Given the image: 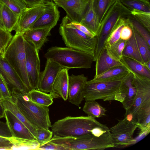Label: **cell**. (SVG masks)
<instances>
[{"label": "cell", "mask_w": 150, "mask_h": 150, "mask_svg": "<svg viewBox=\"0 0 150 150\" xmlns=\"http://www.w3.org/2000/svg\"><path fill=\"white\" fill-rule=\"evenodd\" d=\"M53 136L77 137L92 134L99 136L109 131L105 125L90 116H68L58 120L51 127Z\"/></svg>", "instance_id": "obj_1"}, {"label": "cell", "mask_w": 150, "mask_h": 150, "mask_svg": "<svg viewBox=\"0 0 150 150\" xmlns=\"http://www.w3.org/2000/svg\"><path fill=\"white\" fill-rule=\"evenodd\" d=\"M11 93L10 99L36 129L51 127L48 107L34 103L18 89H13Z\"/></svg>", "instance_id": "obj_2"}, {"label": "cell", "mask_w": 150, "mask_h": 150, "mask_svg": "<svg viewBox=\"0 0 150 150\" xmlns=\"http://www.w3.org/2000/svg\"><path fill=\"white\" fill-rule=\"evenodd\" d=\"M49 59L59 65L62 68L89 69L94 61L93 56L86 52L66 47H52L45 54Z\"/></svg>", "instance_id": "obj_3"}, {"label": "cell", "mask_w": 150, "mask_h": 150, "mask_svg": "<svg viewBox=\"0 0 150 150\" xmlns=\"http://www.w3.org/2000/svg\"><path fill=\"white\" fill-rule=\"evenodd\" d=\"M51 141L67 150H102L114 147L110 131L99 136L92 134L75 137L53 136Z\"/></svg>", "instance_id": "obj_4"}, {"label": "cell", "mask_w": 150, "mask_h": 150, "mask_svg": "<svg viewBox=\"0 0 150 150\" xmlns=\"http://www.w3.org/2000/svg\"><path fill=\"white\" fill-rule=\"evenodd\" d=\"M20 78L27 92L32 90L26 67L25 40L21 34H15L2 56Z\"/></svg>", "instance_id": "obj_5"}, {"label": "cell", "mask_w": 150, "mask_h": 150, "mask_svg": "<svg viewBox=\"0 0 150 150\" xmlns=\"http://www.w3.org/2000/svg\"><path fill=\"white\" fill-rule=\"evenodd\" d=\"M71 21L66 15L63 18L59 27V33L66 45L94 56L96 44V36L92 38L87 35L75 27Z\"/></svg>", "instance_id": "obj_6"}, {"label": "cell", "mask_w": 150, "mask_h": 150, "mask_svg": "<svg viewBox=\"0 0 150 150\" xmlns=\"http://www.w3.org/2000/svg\"><path fill=\"white\" fill-rule=\"evenodd\" d=\"M131 11L117 0L108 11L100 24L96 34V44L94 55L95 61L116 24L121 18H127Z\"/></svg>", "instance_id": "obj_7"}, {"label": "cell", "mask_w": 150, "mask_h": 150, "mask_svg": "<svg viewBox=\"0 0 150 150\" xmlns=\"http://www.w3.org/2000/svg\"><path fill=\"white\" fill-rule=\"evenodd\" d=\"M125 67L132 74V83L136 88V94L133 104L126 111L124 117L136 123L138 110L146 102L150 100V78L139 74Z\"/></svg>", "instance_id": "obj_8"}, {"label": "cell", "mask_w": 150, "mask_h": 150, "mask_svg": "<svg viewBox=\"0 0 150 150\" xmlns=\"http://www.w3.org/2000/svg\"><path fill=\"white\" fill-rule=\"evenodd\" d=\"M121 80L112 81H87L84 89V98L86 101L102 100H115L118 91Z\"/></svg>", "instance_id": "obj_9"}, {"label": "cell", "mask_w": 150, "mask_h": 150, "mask_svg": "<svg viewBox=\"0 0 150 150\" xmlns=\"http://www.w3.org/2000/svg\"><path fill=\"white\" fill-rule=\"evenodd\" d=\"M137 128L135 122L124 117L109 129L114 147L122 148L134 144L136 141L133 135Z\"/></svg>", "instance_id": "obj_10"}, {"label": "cell", "mask_w": 150, "mask_h": 150, "mask_svg": "<svg viewBox=\"0 0 150 150\" xmlns=\"http://www.w3.org/2000/svg\"><path fill=\"white\" fill-rule=\"evenodd\" d=\"M25 48L26 67L29 81L32 90L36 89L40 75L39 53L32 45L25 40Z\"/></svg>", "instance_id": "obj_11"}, {"label": "cell", "mask_w": 150, "mask_h": 150, "mask_svg": "<svg viewBox=\"0 0 150 150\" xmlns=\"http://www.w3.org/2000/svg\"><path fill=\"white\" fill-rule=\"evenodd\" d=\"M45 2L32 7H26L22 11L13 30L15 31V34L22 35L29 29L44 11Z\"/></svg>", "instance_id": "obj_12"}, {"label": "cell", "mask_w": 150, "mask_h": 150, "mask_svg": "<svg viewBox=\"0 0 150 150\" xmlns=\"http://www.w3.org/2000/svg\"><path fill=\"white\" fill-rule=\"evenodd\" d=\"M92 0H69L54 1L62 8L67 16L72 21L80 23L91 4Z\"/></svg>", "instance_id": "obj_13"}, {"label": "cell", "mask_w": 150, "mask_h": 150, "mask_svg": "<svg viewBox=\"0 0 150 150\" xmlns=\"http://www.w3.org/2000/svg\"><path fill=\"white\" fill-rule=\"evenodd\" d=\"M133 75L128 71L127 74L121 80L120 84L114 100L121 103L125 111L132 105L136 94V89L132 83Z\"/></svg>", "instance_id": "obj_14"}, {"label": "cell", "mask_w": 150, "mask_h": 150, "mask_svg": "<svg viewBox=\"0 0 150 150\" xmlns=\"http://www.w3.org/2000/svg\"><path fill=\"white\" fill-rule=\"evenodd\" d=\"M87 78L83 74L69 76L68 95L69 101L79 106L84 100V89Z\"/></svg>", "instance_id": "obj_15"}, {"label": "cell", "mask_w": 150, "mask_h": 150, "mask_svg": "<svg viewBox=\"0 0 150 150\" xmlns=\"http://www.w3.org/2000/svg\"><path fill=\"white\" fill-rule=\"evenodd\" d=\"M47 59L44 70L40 74L37 89L44 92L51 93L55 79L62 68L51 60Z\"/></svg>", "instance_id": "obj_16"}, {"label": "cell", "mask_w": 150, "mask_h": 150, "mask_svg": "<svg viewBox=\"0 0 150 150\" xmlns=\"http://www.w3.org/2000/svg\"><path fill=\"white\" fill-rule=\"evenodd\" d=\"M45 5L44 12L29 29L46 27L52 28L56 25L60 17L57 6L51 0L47 1Z\"/></svg>", "instance_id": "obj_17"}, {"label": "cell", "mask_w": 150, "mask_h": 150, "mask_svg": "<svg viewBox=\"0 0 150 150\" xmlns=\"http://www.w3.org/2000/svg\"><path fill=\"white\" fill-rule=\"evenodd\" d=\"M4 117L13 137L36 140L27 127L9 110L5 109Z\"/></svg>", "instance_id": "obj_18"}, {"label": "cell", "mask_w": 150, "mask_h": 150, "mask_svg": "<svg viewBox=\"0 0 150 150\" xmlns=\"http://www.w3.org/2000/svg\"><path fill=\"white\" fill-rule=\"evenodd\" d=\"M0 74L5 79L11 92L13 89L16 88L27 94L28 92L20 78L10 64L3 58L0 54Z\"/></svg>", "instance_id": "obj_19"}, {"label": "cell", "mask_w": 150, "mask_h": 150, "mask_svg": "<svg viewBox=\"0 0 150 150\" xmlns=\"http://www.w3.org/2000/svg\"><path fill=\"white\" fill-rule=\"evenodd\" d=\"M52 29L46 27L28 29L22 35L24 40L32 45L39 53Z\"/></svg>", "instance_id": "obj_20"}, {"label": "cell", "mask_w": 150, "mask_h": 150, "mask_svg": "<svg viewBox=\"0 0 150 150\" xmlns=\"http://www.w3.org/2000/svg\"><path fill=\"white\" fill-rule=\"evenodd\" d=\"M69 70L62 68L58 73L53 84L52 92L50 93L53 98H61L65 101L68 98Z\"/></svg>", "instance_id": "obj_21"}, {"label": "cell", "mask_w": 150, "mask_h": 150, "mask_svg": "<svg viewBox=\"0 0 150 150\" xmlns=\"http://www.w3.org/2000/svg\"><path fill=\"white\" fill-rule=\"evenodd\" d=\"M95 74L94 76L100 75L113 68L122 65L108 54L105 46L95 61Z\"/></svg>", "instance_id": "obj_22"}, {"label": "cell", "mask_w": 150, "mask_h": 150, "mask_svg": "<svg viewBox=\"0 0 150 150\" xmlns=\"http://www.w3.org/2000/svg\"><path fill=\"white\" fill-rule=\"evenodd\" d=\"M19 16L0 2V26L5 30L11 33L14 30Z\"/></svg>", "instance_id": "obj_23"}, {"label": "cell", "mask_w": 150, "mask_h": 150, "mask_svg": "<svg viewBox=\"0 0 150 150\" xmlns=\"http://www.w3.org/2000/svg\"><path fill=\"white\" fill-rule=\"evenodd\" d=\"M136 124L140 130L139 135L147 134L150 131V100L144 104L137 114Z\"/></svg>", "instance_id": "obj_24"}, {"label": "cell", "mask_w": 150, "mask_h": 150, "mask_svg": "<svg viewBox=\"0 0 150 150\" xmlns=\"http://www.w3.org/2000/svg\"><path fill=\"white\" fill-rule=\"evenodd\" d=\"M128 71L123 65L112 68L106 72L94 76L91 80L93 81H112L121 80Z\"/></svg>", "instance_id": "obj_25"}, {"label": "cell", "mask_w": 150, "mask_h": 150, "mask_svg": "<svg viewBox=\"0 0 150 150\" xmlns=\"http://www.w3.org/2000/svg\"><path fill=\"white\" fill-rule=\"evenodd\" d=\"M1 102L5 109L9 110L14 114L25 125L36 138L37 134L36 129L27 120L10 98H3Z\"/></svg>", "instance_id": "obj_26"}, {"label": "cell", "mask_w": 150, "mask_h": 150, "mask_svg": "<svg viewBox=\"0 0 150 150\" xmlns=\"http://www.w3.org/2000/svg\"><path fill=\"white\" fill-rule=\"evenodd\" d=\"M93 1L92 0L89 7L80 23L86 26L96 36L100 24L93 8Z\"/></svg>", "instance_id": "obj_27"}, {"label": "cell", "mask_w": 150, "mask_h": 150, "mask_svg": "<svg viewBox=\"0 0 150 150\" xmlns=\"http://www.w3.org/2000/svg\"><path fill=\"white\" fill-rule=\"evenodd\" d=\"M122 55L134 59L142 64H143L144 61L133 33L131 37L126 41Z\"/></svg>", "instance_id": "obj_28"}, {"label": "cell", "mask_w": 150, "mask_h": 150, "mask_svg": "<svg viewBox=\"0 0 150 150\" xmlns=\"http://www.w3.org/2000/svg\"><path fill=\"white\" fill-rule=\"evenodd\" d=\"M27 96L32 101L42 105L48 107L53 102V98L50 93L48 94L36 89L28 91Z\"/></svg>", "instance_id": "obj_29"}, {"label": "cell", "mask_w": 150, "mask_h": 150, "mask_svg": "<svg viewBox=\"0 0 150 150\" xmlns=\"http://www.w3.org/2000/svg\"><path fill=\"white\" fill-rule=\"evenodd\" d=\"M120 61L125 67L139 74L150 78V70L136 60L122 56Z\"/></svg>", "instance_id": "obj_30"}, {"label": "cell", "mask_w": 150, "mask_h": 150, "mask_svg": "<svg viewBox=\"0 0 150 150\" xmlns=\"http://www.w3.org/2000/svg\"><path fill=\"white\" fill-rule=\"evenodd\" d=\"M117 0H93V8L100 24L107 12Z\"/></svg>", "instance_id": "obj_31"}, {"label": "cell", "mask_w": 150, "mask_h": 150, "mask_svg": "<svg viewBox=\"0 0 150 150\" xmlns=\"http://www.w3.org/2000/svg\"><path fill=\"white\" fill-rule=\"evenodd\" d=\"M88 116L99 118L105 115L107 110L96 100L86 101L82 109Z\"/></svg>", "instance_id": "obj_32"}, {"label": "cell", "mask_w": 150, "mask_h": 150, "mask_svg": "<svg viewBox=\"0 0 150 150\" xmlns=\"http://www.w3.org/2000/svg\"><path fill=\"white\" fill-rule=\"evenodd\" d=\"M8 138L12 144V150H38L40 146L36 140H31L13 136Z\"/></svg>", "instance_id": "obj_33"}, {"label": "cell", "mask_w": 150, "mask_h": 150, "mask_svg": "<svg viewBox=\"0 0 150 150\" xmlns=\"http://www.w3.org/2000/svg\"><path fill=\"white\" fill-rule=\"evenodd\" d=\"M135 37L139 52L144 62L150 60V47L145 40L139 34L133 26L129 24Z\"/></svg>", "instance_id": "obj_34"}, {"label": "cell", "mask_w": 150, "mask_h": 150, "mask_svg": "<svg viewBox=\"0 0 150 150\" xmlns=\"http://www.w3.org/2000/svg\"><path fill=\"white\" fill-rule=\"evenodd\" d=\"M121 3L130 11L136 10L150 13L149 0H119Z\"/></svg>", "instance_id": "obj_35"}, {"label": "cell", "mask_w": 150, "mask_h": 150, "mask_svg": "<svg viewBox=\"0 0 150 150\" xmlns=\"http://www.w3.org/2000/svg\"><path fill=\"white\" fill-rule=\"evenodd\" d=\"M126 25H128L127 18H121L119 20L107 39L105 45V46H111L120 39L122 30Z\"/></svg>", "instance_id": "obj_36"}, {"label": "cell", "mask_w": 150, "mask_h": 150, "mask_svg": "<svg viewBox=\"0 0 150 150\" xmlns=\"http://www.w3.org/2000/svg\"><path fill=\"white\" fill-rule=\"evenodd\" d=\"M126 41L120 38L110 46H105L109 55L115 60L120 62Z\"/></svg>", "instance_id": "obj_37"}, {"label": "cell", "mask_w": 150, "mask_h": 150, "mask_svg": "<svg viewBox=\"0 0 150 150\" xmlns=\"http://www.w3.org/2000/svg\"><path fill=\"white\" fill-rule=\"evenodd\" d=\"M127 19L128 25L130 24L132 25L150 47V32L139 22L132 14L127 17Z\"/></svg>", "instance_id": "obj_38"}, {"label": "cell", "mask_w": 150, "mask_h": 150, "mask_svg": "<svg viewBox=\"0 0 150 150\" xmlns=\"http://www.w3.org/2000/svg\"><path fill=\"white\" fill-rule=\"evenodd\" d=\"M131 11L134 17L150 32V13L136 10Z\"/></svg>", "instance_id": "obj_39"}, {"label": "cell", "mask_w": 150, "mask_h": 150, "mask_svg": "<svg viewBox=\"0 0 150 150\" xmlns=\"http://www.w3.org/2000/svg\"><path fill=\"white\" fill-rule=\"evenodd\" d=\"M0 2L19 16L22 11L27 7L20 0H0Z\"/></svg>", "instance_id": "obj_40"}, {"label": "cell", "mask_w": 150, "mask_h": 150, "mask_svg": "<svg viewBox=\"0 0 150 150\" xmlns=\"http://www.w3.org/2000/svg\"><path fill=\"white\" fill-rule=\"evenodd\" d=\"M13 37L11 33L6 31L0 26V54L2 56Z\"/></svg>", "instance_id": "obj_41"}, {"label": "cell", "mask_w": 150, "mask_h": 150, "mask_svg": "<svg viewBox=\"0 0 150 150\" xmlns=\"http://www.w3.org/2000/svg\"><path fill=\"white\" fill-rule=\"evenodd\" d=\"M36 139L40 145L50 141L53 136L52 132L49 129L39 128L36 129Z\"/></svg>", "instance_id": "obj_42"}, {"label": "cell", "mask_w": 150, "mask_h": 150, "mask_svg": "<svg viewBox=\"0 0 150 150\" xmlns=\"http://www.w3.org/2000/svg\"><path fill=\"white\" fill-rule=\"evenodd\" d=\"M0 91L3 99L11 97V91L5 79L1 74H0Z\"/></svg>", "instance_id": "obj_43"}, {"label": "cell", "mask_w": 150, "mask_h": 150, "mask_svg": "<svg viewBox=\"0 0 150 150\" xmlns=\"http://www.w3.org/2000/svg\"><path fill=\"white\" fill-rule=\"evenodd\" d=\"M38 150H67L62 145L54 143L50 140L40 145Z\"/></svg>", "instance_id": "obj_44"}, {"label": "cell", "mask_w": 150, "mask_h": 150, "mask_svg": "<svg viewBox=\"0 0 150 150\" xmlns=\"http://www.w3.org/2000/svg\"><path fill=\"white\" fill-rule=\"evenodd\" d=\"M133 35L132 29L130 26L126 25L122 28L120 34V38L127 41Z\"/></svg>", "instance_id": "obj_45"}, {"label": "cell", "mask_w": 150, "mask_h": 150, "mask_svg": "<svg viewBox=\"0 0 150 150\" xmlns=\"http://www.w3.org/2000/svg\"><path fill=\"white\" fill-rule=\"evenodd\" d=\"M0 136L6 137H12V134L6 122L0 120Z\"/></svg>", "instance_id": "obj_46"}, {"label": "cell", "mask_w": 150, "mask_h": 150, "mask_svg": "<svg viewBox=\"0 0 150 150\" xmlns=\"http://www.w3.org/2000/svg\"><path fill=\"white\" fill-rule=\"evenodd\" d=\"M71 24L77 29L87 35L91 37H94L95 36L85 26L80 23L71 21Z\"/></svg>", "instance_id": "obj_47"}, {"label": "cell", "mask_w": 150, "mask_h": 150, "mask_svg": "<svg viewBox=\"0 0 150 150\" xmlns=\"http://www.w3.org/2000/svg\"><path fill=\"white\" fill-rule=\"evenodd\" d=\"M27 7H32L44 3L49 0H20Z\"/></svg>", "instance_id": "obj_48"}, {"label": "cell", "mask_w": 150, "mask_h": 150, "mask_svg": "<svg viewBox=\"0 0 150 150\" xmlns=\"http://www.w3.org/2000/svg\"><path fill=\"white\" fill-rule=\"evenodd\" d=\"M13 145L11 142H0V149L12 150Z\"/></svg>", "instance_id": "obj_49"}, {"label": "cell", "mask_w": 150, "mask_h": 150, "mask_svg": "<svg viewBox=\"0 0 150 150\" xmlns=\"http://www.w3.org/2000/svg\"><path fill=\"white\" fill-rule=\"evenodd\" d=\"M5 110L1 101H0V119L4 117Z\"/></svg>", "instance_id": "obj_50"}, {"label": "cell", "mask_w": 150, "mask_h": 150, "mask_svg": "<svg viewBox=\"0 0 150 150\" xmlns=\"http://www.w3.org/2000/svg\"><path fill=\"white\" fill-rule=\"evenodd\" d=\"M10 142L8 137L0 136V142L6 143Z\"/></svg>", "instance_id": "obj_51"}, {"label": "cell", "mask_w": 150, "mask_h": 150, "mask_svg": "<svg viewBox=\"0 0 150 150\" xmlns=\"http://www.w3.org/2000/svg\"><path fill=\"white\" fill-rule=\"evenodd\" d=\"M142 65L148 70H150V60L144 62Z\"/></svg>", "instance_id": "obj_52"}, {"label": "cell", "mask_w": 150, "mask_h": 150, "mask_svg": "<svg viewBox=\"0 0 150 150\" xmlns=\"http://www.w3.org/2000/svg\"><path fill=\"white\" fill-rule=\"evenodd\" d=\"M69 0H53L52 1H67Z\"/></svg>", "instance_id": "obj_53"}, {"label": "cell", "mask_w": 150, "mask_h": 150, "mask_svg": "<svg viewBox=\"0 0 150 150\" xmlns=\"http://www.w3.org/2000/svg\"><path fill=\"white\" fill-rule=\"evenodd\" d=\"M3 99V98L0 91V101H1Z\"/></svg>", "instance_id": "obj_54"}, {"label": "cell", "mask_w": 150, "mask_h": 150, "mask_svg": "<svg viewBox=\"0 0 150 150\" xmlns=\"http://www.w3.org/2000/svg\"><path fill=\"white\" fill-rule=\"evenodd\" d=\"M52 0V1L53 0Z\"/></svg>", "instance_id": "obj_55"}]
</instances>
